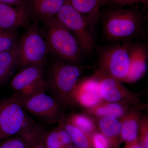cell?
<instances>
[{
  "instance_id": "cell-20",
  "label": "cell",
  "mask_w": 148,
  "mask_h": 148,
  "mask_svg": "<svg viewBox=\"0 0 148 148\" xmlns=\"http://www.w3.org/2000/svg\"><path fill=\"white\" fill-rule=\"evenodd\" d=\"M66 119L70 123L88 135L90 136L94 132L99 131L95 121L87 114L73 113Z\"/></svg>"
},
{
  "instance_id": "cell-28",
  "label": "cell",
  "mask_w": 148,
  "mask_h": 148,
  "mask_svg": "<svg viewBox=\"0 0 148 148\" xmlns=\"http://www.w3.org/2000/svg\"><path fill=\"white\" fill-rule=\"evenodd\" d=\"M143 0H116L113 4L114 5L124 7L125 5H131L142 3Z\"/></svg>"
},
{
  "instance_id": "cell-30",
  "label": "cell",
  "mask_w": 148,
  "mask_h": 148,
  "mask_svg": "<svg viewBox=\"0 0 148 148\" xmlns=\"http://www.w3.org/2000/svg\"><path fill=\"white\" fill-rule=\"evenodd\" d=\"M24 0H0V3L11 5H17L24 2Z\"/></svg>"
},
{
  "instance_id": "cell-7",
  "label": "cell",
  "mask_w": 148,
  "mask_h": 148,
  "mask_svg": "<svg viewBox=\"0 0 148 148\" xmlns=\"http://www.w3.org/2000/svg\"><path fill=\"white\" fill-rule=\"evenodd\" d=\"M74 34L79 43L82 53L88 54L95 49V42L90 24L85 17L73 7L68 0L55 16Z\"/></svg>"
},
{
  "instance_id": "cell-11",
  "label": "cell",
  "mask_w": 148,
  "mask_h": 148,
  "mask_svg": "<svg viewBox=\"0 0 148 148\" xmlns=\"http://www.w3.org/2000/svg\"><path fill=\"white\" fill-rule=\"evenodd\" d=\"M29 15V8L25 1L17 5L0 3V31L15 32L27 26Z\"/></svg>"
},
{
  "instance_id": "cell-17",
  "label": "cell",
  "mask_w": 148,
  "mask_h": 148,
  "mask_svg": "<svg viewBox=\"0 0 148 148\" xmlns=\"http://www.w3.org/2000/svg\"><path fill=\"white\" fill-rule=\"evenodd\" d=\"M136 108L120 119L121 124V140L125 143L138 141L141 112Z\"/></svg>"
},
{
  "instance_id": "cell-12",
  "label": "cell",
  "mask_w": 148,
  "mask_h": 148,
  "mask_svg": "<svg viewBox=\"0 0 148 148\" xmlns=\"http://www.w3.org/2000/svg\"><path fill=\"white\" fill-rule=\"evenodd\" d=\"M73 98L75 104L85 109L92 108L104 101L100 92L98 78L94 75L78 82L74 89Z\"/></svg>"
},
{
  "instance_id": "cell-8",
  "label": "cell",
  "mask_w": 148,
  "mask_h": 148,
  "mask_svg": "<svg viewBox=\"0 0 148 148\" xmlns=\"http://www.w3.org/2000/svg\"><path fill=\"white\" fill-rule=\"evenodd\" d=\"M16 97L27 113L43 122L49 124L58 123L64 115L61 104L45 92L27 98Z\"/></svg>"
},
{
  "instance_id": "cell-19",
  "label": "cell",
  "mask_w": 148,
  "mask_h": 148,
  "mask_svg": "<svg viewBox=\"0 0 148 148\" xmlns=\"http://www.w3.org/2000/svg\"><path fill=\"white\" fill-rule=\"evenodd\" d=\"M98 130L108 139L112 148H119L121 140V124L120 121L112 116L98 119Z\"/></svg>"
},
{
  "instance_id": "cell-9",
  "label": "cell",
  "mask_w": 148,
  "mask_h": 148,
  "mask_svg": "<svg viewBox=\"0 0 148 148\" xmlns=\"http://www.w3.org/2000/svg\"><path fill=\"white\" fill-rule=\"evenodd\" d=\"M42 67H29L21 70L10 82L14 93L22 98L45 92L47 82L44 79Z\"/></svg>"
},
{
  "instance_id": "cell-29",
  "label": "cell",
  "mask_w": 148,
  "mask_h": 148,
  "mask_svg": "<svg viewBox=\"0 0 148 148\" xmlns=\"http://www.w3.org/2000/svg\"><path fill=\"white\" fill-rule=\"evenodd\" d=\"M45 132L40 136V138L36 141L31 148H46L44 142V135Z\"/></svg>"
},
{
  "instance_id": "cell-32",
  "label": "cell",
  "mask_w": 148,
  "mask_h": 148,
  "mask_svg": "<svg viewBox=\"0 0 148 148\" xmlns=\"http://www.w3.org/2000/svg\"><path fill=\"white\" fill-rule=\"evenodd\" d=\"M143 3L145 5V7L147 8V7L148 6V0H143Z\"/></svg>"
},
{
  "instance_id": "cell-1",
  "label": "cell",
  "mask_w": 148,
  "mask_h": 148,
  "mask_svg": "<svg viewBox=\"0 0 148 148\" xmlns=\"http://www.w3.org/2000/svg\"><path fill=\"white\" fill-rule=\"evenodd\" d=\"M111 5L100 12V21L106 39L116 43L140 36L144 32L145 21L142 12L137 8Z\"/></svg>"
},
{
  "instance_id": "cell-23",
  "label": "cell",
  "mask_w": 148,
  "mask_h": 148,
  "mask_svg": "<svg viewBox=\"0 0 148 148\" xmlns=\"http://www.w3.org/2000/svg\"><path fill=\"white\" fill-rule=\"evenodd\" d=\"M15 32L0 31V53L17 47L18 42Z\"/></svg>"
},
{
  "instance_id": "cell-35",
  "label": "cell",
  "mask_w": 148,
  "mask_h": 148,
  "mask_svg": "<svg viewBox=\"0 0 148 148\" xmlns=\"http://www.w3.org/2000/svg\"></svg>"
},
{
  "instance_id": "cell-15",
  "label": "cell",
  "mask_w": 148,
  "mask_h": 148,
  "mask_svg": "<svg viewBox=\"0 0 148 148\" xmlns=\"http://www.w3.org/2000/svg\"><path fill=\"white\" fill-rule=\"evenodd\" d=\"M134 105H138L123 102L114 103L103 101L94 107L85 110L88 114L98 119L112 116L120 119L129 111L136 108H132V106Z\"/></svg>"
},
{
  "instance_id": "cell-14",
  "label": "cell",
  "mask_w": 148,
  "mask_h": 148,
  "mask_svg": "<svg viewBox=\"0 0 148 148\" xmlns=\"http://www.w3.org/2000/svg\"><path fill=\"white\" fill-rule=\"evenodd\" d=\"M45 132L43 126L36 123L16 135L0 140V148H31Z\"/></svg>"
},
{
  "instance_id": "cell-31",
  "label": "cell",
  "mask_w": 148,
  "mask_h": 148,
  "mask_svg": "<svg viewBox=\"0 0 148 148\" xmlns=\"http://www.w3.org/2000/svg\"><path fill=\"white\" fill-rule=\"evenodd\" d=\"M124 148H142L138 141L134 143H125Z\"/></svg>"
},
{
  "instance_id": "cell-27",
  "label": "cell",
  "mask_w": 148,
  "mask_h": 148,
  "mask_svg": "<svg viewBox=\"0 0 148 148\" xmlns=\"http://www.w3.org/2000/svg\"><path fill=\"white\" fill-rule=\"evenodd\" d=\"M62 116L58 121V125L56 128L58 131L60 142L63 147H64L72 145L73 143H72L71 138L70 134L64 127L62 122Z\"/></svg>"
},
{
  "instance_id": "cell-10",
  "label": "cell",
  "mask_w": 148,
  "mask_h": 148,
  "mask_svg": "<svg viewBox=\"0 0 148 148\" xmlns=\"http://www.w3.org/2000/svg\"><path fill=\"white\" fill-rule=\"evenodd\" d=\"M94 75L99 80L100 92L103 101L140 104V94L130 90L122 82L110 77Z\"/></svg>"
},
{
  "instance_id": "cell-13",
  "label": "cell",
  "mask_w": 148,
  "mask_h": 148,
  "mask_svg": "<svg viewBox=\"0 0 148 148\" xmlns=\"http://www.w3.org/2000/svg\"><path fill=\"white\" fill-rule=\"evenodd\" d=\"M130 65L127 76L123 82L131 83L138 81L147 70L148 48L141 43H131L130 48Z\"/></svg>"
},
{
  "instance_id": "cell-5",
  "label": "cell",
  "mask_w": 148,
  "mask_h": 148,
  "mask_svg": "<svg viewBox=\"0 0 148 148\" xmlns=\"http://www.w3.org/2000/svg\"><path fill=\"white\" fill-rule=\"evenodd\" d=\"M17 64L21 70L29 67H42L49 52L46 40L35 26L29 28L18 42Z\"/></svg>"
},
{
  "instance_id": "cell-33",
  "label": "cell",
  "mask_w": 148,
  "mask_h": 148,
  "mask_svg": "<svg viewBox=\"0 0 148 148\" xmlns=\"http://www.w3.org/2000/svg\"><path fill=\"white\" fill-rule=\"evenodd\" d=\"M116 1V0H107V3H108V4L112 5Z\"/></svg>"
},
{
  "instance_id": "cell-2",
  "label": "cell",
  "mask_w": 148,
  "mask_h": 148,
  "mask_svg": "<svg viewBox=\"0 0 148 148\" xmlns=\"http://www.w3.org/2000/svg\"><path fill=\"white\" fill-rule=\"evenodd\" d=\"M86 68L64 62L59 59L54 60L51 67L48 89H50L52 96L63 107L75 106L73 92L79 79Z\"/></svg>"
},
{
  "instance_id": "cell-34",
  "label": "cell",
  "mask_w": 148,
  "mask_h": 148,
  "mask_svg": "<svg viewBox=\"0 0 148 148\" xmlns=\"http://www.w3.org/2000/svg\"><path fill=\"white\" fill-rule=\"evenodd\" d=\"M62 148H77L75 146H73V145H71L69 146H68V147H63Z\"/></svg>"
},
{
  "instance_id": "cell-4",
  "label": "cell",
  "mask_w": 148,
  "mask_h": 148,
  "mask_svg": "<svg viewBox=\"0 0 148 148\" xmlns=\"http://www.w3.org/2000/svg\"><path fill=\"white\" fill-rule=\"evenodd\" d=\"M131 43L128 41L104 47L96 44L98 66L94 75L110 77L123 82L129 71Z\"/></svg>"
},
{
  "instance_id": "cell-22",
  "label": "cell",
  "mask_w": 148,
  "mask_h": 148,
  "mask_svg": "<svg viewBox=\"0 0 148 148\" xmlns=\"http://www.w3.org/2000/svg\"><path fill=\"white\" fill-rule=\"evenodd\" d=\"M17 57V47L0 53V82L7 78L14 66H16Z\"/></svg>"
},
{
  "instance_id": "cell-6",
  "label": "cell",
  "mask_w": 148,
  "mask_h": 148,
  "mask_svg": "<svg viewBox=\"0 0 148 148\" xmlns=\"http://www.w3.org/2000/svg\"><path fill=\"white\" fill-rule=\"evenodd\" d=\"M14 95L0 101V140L36 124Z\"/></svg>"
},
{
  "instance_id": "cell-25",
  "label": "cell",
  "mask_w": 148,
  "mask_h": 148,
  "mask_svg": "<svg viewBox=\"0 0 148 148\" xmlns=\"http://www.w3.org/2000/svg\"><path fill=\"white\" fill-rule=\"evenodd\" d=\"M138 142L142 148H148V120L147 117L140 119Z\"/></svg>"
},
{
  "instance_id": "cell-18",
  "label": "cell",
  "mask_w": 148,
  "mask_h": 148,
  "mask_svg": "<svg viewBox=\"0 0 148 148\" xmlns=\"http://www.w3.org/2000/svg\"><path fill=\"white\" fill-rule=\"evenodd\" d=\"M66 0H30L32 12L42 21L55 17L63 7Z\"/></svg>"
},
{
  "instance_id": "cell-21",
  "label": "cell",
  "mask_w": 148,
  "mask_h": 148,
  "mask_svg": "<svg viewBox=\"0 0 148 148\" xmlns=\"http://www.w3.org/2000/svg\"><path fill=\"white\" fill-rule=\"evenodd\" d=\"M62 122L65 129L69 132L72 143L77 148H92L91 138L70 123L64 116H62Z\"/></svg>"
},
{
  "instance_id": "cell-16",
  "label": "cell",
  "mask_w": 148,
  "mask_h": 148,
  "mask_svg": "<svg viewBox=\"0 0 148 148\" xmlns=\"http://www.w3.org/2000/svg\"><path fill=\"white\" fill-rule=\"evenodd\" d=\"M71 5L87 19L92 31L100 21L101 8L107 0H68Z\"/></svg>"
},
{
  "instance_id": "cell-3",
  "label": "cell",
  "mask_w": 148,
  "mask_h": 148,
  "mask_svg": "<svg viewBox=\"0 0 148 148\" xmlns=\"http://www.w3.org/2000/svg\"><path fill=\"white\" fill-rule=\"evenodd\" d=\"M47 29L49 51L64 62L79 65L82 51L75 37L56 17L43 21Z\"/></svg>"
},
{
  "instance_id": "cell-26",
  "label": "cell",
  "mask_w": 148,
  "mask_h": 148,
  "mask_svg": "<svg viewBox=\"0 0 148 148\" xmlns=\"http://www.w3.org/2000/svg\"><path fill=\"white\" fill-rule=\"evenodd\" d=\"M90 138L92 148H112L108 139L99 131L92 133Z\"/></svg>"
},
{
  "instance_id": "cell-24",
  "label": "cell",
  "mask_w": 148,
  "mask_h": 148,
  "mask_svg": "<svg viewBox=\"0 0 148 148\" xmlns=\"http://www.w3.org/2000/svg\"><path fill=\"white\" fill-rule=\"evenodd\" d=\"M44 142L46 148H63L59 139L56 127L48 132H45Z\"/></svg>"
}]
</instances>
